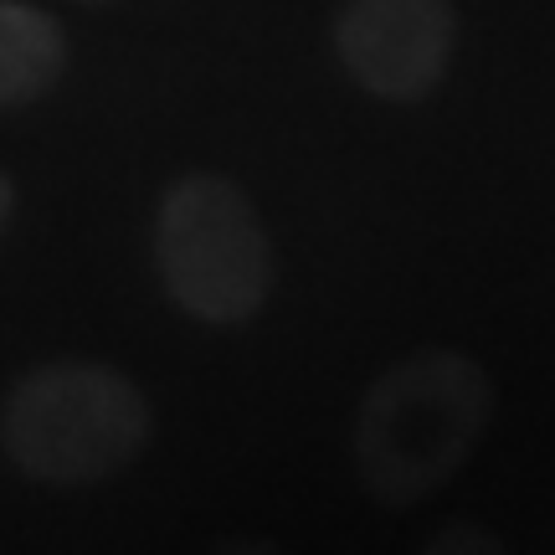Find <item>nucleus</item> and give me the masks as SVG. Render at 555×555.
<instances>
[{
  "label": "nucleus",
  "mask_w": 555,
  "mask_h": 555,
  "mask_svg": "<svg viewBox=\"0 0 555 555\" xmlns=\"http://www.w3.org/2000/svg\"><path fill=\"white\" fill-rule=\"evenodd\" d=\"M494 416V380L474 356L416 350L360 397L350 453L365 494L406 509L468 463Z\"/></svg>",
  "instance_id": "obj_1"
},
{
  "label": "nucleus",
  "mask_w": 555,
  "mask_h": 555,
  "mask_svg": "<svg viewBox=\"0 0 555 555\" xmlns=\"http://www.w3.org/2000/svg\"><path fill=\"white\" fill-rule=\"evenodd\" d=\"M67 31L26 0H0V108L47 99L67 73Z\"/></svg>",
  "instance_id": "obj_5"
},
{
  "label": "nucleus",
  "mask_w": 555,
  "mask_h": 555,
  "mask_svg": "<svg viewBox=\"0 0 555 555\" xmlns=\"http://www.w3.org/2000/svg\"><path fill=\"white\" fill-rule=\"evenodd\" d=\"M155 433L134 380L99 360H52L0 401V448L26 478L52 489H88L124 474Z\"/></svg>",
  "instance_id": "obj_2"
},
{
  "label": "nucleus",
  "mask_w": 555,
  "mask_h": 555,
  "mask_svg": "<svg viewBox=\"0 0 555 555\" xmlns=\"http://www.w3.org/2000/svg\"><path fill=\"white\" fill-rule=\"evenodd\" d=\"M11 217H16V185H11V176L0 170V232L11 227Z\"/></svg>",
  "instance_id": "obj_7"
},
{
  "label": "nucleus",
  "mask_w": 555,
  "mask_h": 555,
  "mask_svg": "<svg viewBox=\"0 0 555 555\" xmlns=\"http://www.w3.org/2000/svg\"><path fill=\"white\" fill-rule=\"evenodd\" d=\"M489 555L499 551V540L494 535H483L478 525H442V535L433 540V555Z\"/></svg>",
  "instance_id": "obj_6"
},
{
  "label": "nucleus",
  "mask_w": 555,
  "mask_h": 555,
  "mask_svg": "<svg viewBox=\"0 0 555 555\" xmlns=\"http://www.w3.org/2000/svg\"><path fill=\"white\" fill-rule=\"evenodd\" d=\"M88 5H108V0H88Z\"/></svg>",
  "instance_id": "obj_8"
},
{
  "label": "nucleus",
  "mask_w": 555,
  "mask_h": 555,
  "mask_svg": "<svg viewBox=\"0 0 555 555\" xmlns=\"http://www.w3.org/2000/svg\"><path fill=\"white\" fill-rule=\"evenodd\" d=\"M155 268L176 309L211 330H237L273 294V242L232 176L191 170L155 211Z\"/></svg>",
  "instance_id": "obj_3"
},
{
  "label": "nucleus",
  "mask_w": 555,
  "mask_h": 555,
  "mask_svg": "<svg viewBox=\"0 0 555 555\" xmlns=\"http://www.w3.org/2000/svg\"><path fill=\"white\" fill-rule=\"evenodd\" d=\"M457 52L453 0H345L335 57L380 103H422L448 78Z\"/></svg>",
  "instance_id": "obj_4"
}]
</instances>
